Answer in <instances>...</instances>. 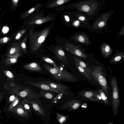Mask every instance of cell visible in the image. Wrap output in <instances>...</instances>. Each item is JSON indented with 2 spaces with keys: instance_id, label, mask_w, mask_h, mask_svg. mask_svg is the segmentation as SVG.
Listing matches in <instances>:
<instances>
[{
  "instance_id": "obj_12",
  "label": "cell",
  "mask_w": 124,
  "mask_h": 124,
  "mask_svg": "<svg viewBox=\"0 0 124 124\" xmlns=\"http://www.w3.org/2000/svg\"><path fill=\"white\" fill-rule=\"evenodd\" d=\"M76 67L79 72L84 77L86 78L87 81L91 84L93 85L94 83L92 76L83 68L80 66L76 62L74 61Z\"/></svg>"
},
{
  "instance_id": "obj_42",
  "label": "cell",
  "mask_w": 124,
  "mask_h": 124,
  "mask_svg": "<svg viewBox=\"0 0 124 124\" xmlns=\"http://www.w3.org/2000/svg\"><path fill=\"white\" fill-rule=\"evenodd\" d=\"M79 19L80 20L84 21L85 20V18L84 16H81L79 17Z\"/></svg>"
},
{
  "instance_id": "obj_10",
  "label": "cell",
  "mask_w": 124,
  "mask_h": 124,
  "mask_svg": "<svg viewBox=\"0 0 124 124\" xmlns=\"http://www.w3.org/2000/svg\"><path fill=\"white\" fill-rule=\"evenodd\" d=\"M82 103L79 100H71L64 105L65 108H68V111H72L78 109L81 105Z\"/></svg>"
},
{
  "instance_id": "obj_25",
  "label": "cell",
  "mask_w": 124,
  "mask_h": 124,
  "mask_svg": "<svg viewBox=\"0 0 124 124\" xmlns=\"http://www.w3.org/2000/svg\"><path fill=\"white\" fill-rule=\"evenodd\" d=\"M28 37V34L27 33L23 39L20 43V47L22 51L25 53L27 52V49L26 42Z\"/></svg>"
},
{
  "instance_id": "obj_38",
  "label": "cell",
  "mask_w": 124,
  "mask_h": 124,
  "mask_svg": "<svg viewBox=\"0 0 124 124\" xmlns=\"http://www.w3.org/2000/svg\"><path fill=\"white\" fill-rule=\"evenodd\" d=\"M64 17L65 21L67 22H69L70 20V19L69 17L66 15H64Z\"/></svg>"
},
{
  "instance_id": "obj_17",
  "label": "cell",
  "mask_w": 124,
  "mask_h": 124,
  "mask_svg": "<svg viewBox=\"0 0 124 124\" xmlns=\"http://www.w3.org/2000/svg\"><path fill=\"white\" fill-rule=\"evenodd\" d=\"M43 5L40 3H37L30 9L22 14L21 16V18L23 19L27 18L30 15L38 10Z\"/></svg>"
},
{
  "instance_id": "obj_6",
  "label": "cell",
  "mask_w": 124,
  "mask_h": 124,
  "mask_svg": "<svg viewBox=\"0 0 124 124\" xmlns=\"http://www.w3.org/2000/svg\"><path fill=\"white\" fill-rule=\"evenodd\" d=\"M64 46L67 50L70 53L84 59L87 58V56L78 46L67 42L65 43Z\"/></svg>"
},
{
  "instance_id": "obj_11",
  "label": "cell",
  "mask_w": 124,
  "mask_h": 124,
  "mask_svg": "<svg viewBox=\"0 0 124 124\" xmlns=\"http://www.w3.org/2000/svg\"><path fill=\"white\" fill-rule=\"evenodd\" d=\"M28 82L33 86L44 90H48L57 93H61L59 91L54 89L48 85L45 84L32 81H29Z\"/></svg>"
},
{
  "instance_id": "obj_27",
  "label": "cell",
  "mask_w": 124,
  "mask_h": 124,
  "mask_svg": "<svg viewBox=\"0 0 124 124\" xmlns=\"http://www.w3.org/2000/svg\"><path fill=\"white\" fill-rule=\"evenodd\" d=\"M26 30L25 29H23L18 32L15 37V40H18L19 39L25 32Z\"/></svg>"
},
{
  "instance_id": "obj_35",
  "label": "cell",
  "mask_w": 124,
  "mask_h": 124,
  "mask_svg": "<svg viewBox=\"0 0 124 124\" xmlns=\"http://www.w3.org/2000/svg\"><path fill=\"white\" fill-rule=\"evenodd\" d=\"M28 94V93L27 92L25 91L21 92L19 94L20 96L22 97H25Z\"/></svg>"
},
{
  "instance_id": "obj_36",
  "label": "cell",
  "mask_w": 124,
  "mask_h": 124,
  "mask_svg": "<svg viewBox=\"0 0 124 124\" xmlns=\"http://www.w3.org/2000/svg\"><path fill=\"white\" fill-rule=\"evenodd\" d=\"M82 9L84 11L88 12L89 10V8L87 5H84L82 7Z\"/></svg>"
},
{
  "instance_id": "obj_22",
  "label": "cell",
  "mask_w": 124,
  "mask_h": 124,
  "mask_svg": "<svg viewBox=\"0 0 124 124\" xmlns=\"http://www.w3.org/2000/svg\"><path fill=\"white\" fill-rule=\"evenodd\" d=\"M31 104L33 108L39 114L43 116H45V114L44 110L40 108L37 103L31 101Z\"/></svg>"
},
{
  "instance_id": "obj_40",
  "label": "cell",
  "mask_w": 124,
  "mask_h": 124,
  "mask_svg": "<svg viewBox=\"0 0 124 124\" xmlns=\"http://www.w3.org/2000/svg\"><path fill=\"white\" fill-rule=\"evenodd\" d=\"M124 34V28H123L122 30L120 31L118 34V36H121L123 35Z\"/></svg>"
},
{
  "instance_id": "obj_7",
  "label": "cell",
  "mask_w": 124,
  "mask_h": 124,
  "mask_svg": "<svg viewBox=\"0 0 124 124\" xmlns=\"http://www.w3.org/2000/svg\"><path fill=\"white\" fill-rule=\"evenodd\" d=\"M97 90L93 89H83L77 92L76 94L78 97L86 100L98 103L95 99L94 95Z\"/></svg>"
},
{
  "instance_id": "obj_30",
  "label": "cell",
  "mask_w": 124,
  "mask_h": 124,
  "mask_svg": "<svg viewBox=\"0 0 124 124\" xmlns=\"http://www.w3.org/2000/svg\"><path fill=\"white\" fill-rule=\"evenodd\" d=\"M41 94L43 97L48 99H52L53 97V95L50 93H45L44 94L41 93Z\"/></svg>"
},
{
  "instance_id": "obj_15",
  "label": "cell",
  "mask_w": 124,
  "mask_h": 124,
  "mask_svg": "<svg viewBox=\"0 0 124 124\" xmlns=\"http://www.w3.org/2000/svg\"><path fill=\"white\" fill-rule=\"evenodd\" d=\"M73 38L76 41L82 44H88L90 43L87 36L84 34H77L73 36Z\"/></svg>"
},
{
  "instance_id": "obj_43",
  "label": "cell",
  "mask_w": 124,
  "mask_h": 124,
  "mask_svg": "<svg viewBox=\"0 0 124 124\" xmlns=\"http://www.w3.org/2000/svg\"><path fill=\"white\" fill-rule=\"evenodd\" d=\"M18 100H16V101L15 102V103L13 104V106H14L16 105L18 103Z\"/></svg>"
},
{
  "instance_id": "obj_23",
  "label": "cell",
  "mask_w": 124,
  "mask_h": 124,
  "mask_svg": "<svg viewBox=\"0 0 124 124\" xmlns=\"http://www.w3.org/2000/svg\"><path fill=\"white\" fill-rule=\"evenodd\" d=\"M74 61L76 62L80 66L84 68L92 76L90 70L86 64L84 62L75 57L74 58Z\"/></svg>"
},
{
  "instance_id": "obj_14",
  "label": "cell",
  "mask_w": 124,
  "mask_h": 124,
  "mask_svg": "<svg viewBox=\"0 0 124 124\" xmlns=\"http://www.w3.org/2000/svg\"><path fill=\"white\" fill-rule=\"evenodd\" d=\"M101 49L102 55L106 58L109 57L113 52V49L108 44L105 43L101 45Z\"/></svg>"
},
{
  "instance_id": "obj_4",
  "label": "cell",
  "mask_w": 124,
  "mask_h": 124,
  "mask_svg": "<svg viewBox=\"0 0 124 124\" xmlns=\"http://www.w3.org/2000/svg\"><path fill=\"white\" fill-rule=\"evenodd\" d=\"M92 76L94 83H97L108 97L109 91L107 79L103 69L97 66L93 70H90Z\"/></svg>"
},
{
  "instance_id": "obj_21",
  "label": "cell",
  "mask_w": 124,
  "mask_h": 124,
  "mask_svg": "<svg viewBox=\"0 0 124 124\" xmlns=\"http://www.w3.org/2000/svg\"><path fill=\"white\" fill-rule=\"evenodd\" d=\"M98 91L101 97L103 104L106 106H109L110 104L108 97L104 91L101 88L99 89Z\"/></svg>"
},
{
  "instance_id": "obj_2",
  "label": "cell",
  "mask_w": 124,
  "mask_h": 124,
  "mask_svg": "<svg viewBox=\"0 0 124 124\" xmlns=\"http://www.w3.org/2000/svg\"><path fill=\"white\" fill-rule=\"evenodd\" d=\"M50 30V28L47 27L41 30L35 31L32 29L29 31L30 45L32 51L38 49L44 42Z\"/></svg>"
},
{
  "instance_id": "obj_39",
  "label": "cell",
  "mask_w": 124,
  "mask_h": 124,
  "mask_svg": "<svg viewBox=\"0 0 124 124\" xmlns=\"http://www.w3.org/2000/svg\"><path fill=\"white\" fill-rule=\"evenodd\" d=\"M24 108L27 110H28L30 112V108L29 105L27 104H25L24 105Z\"/></svg>"
},
{
  "instance_id": "obj_33",
  "label": "cell",
  "mask_w": 124,
  "mask_h": 124,
  "mask_svg": "<svg viewBox=\"0 0 124 124\" xmlns=\"http://www.w3.org/2000/svg\"><path fill=\"white\" fill-rule=\"evenodd\" d=\"M4 72L5 74L9 78H12L13 77V75L10 71L8 70L4 71Z\"/></svg>"
},
{
  "instance_id": "obj_44",
  "label": "cell",
  "mask_w": 124,
  "mask_h": 124,
  "mask_svg": "<svg viewBox=\"0 0 124 124\" xmlns=\"http://www.w3.org/2000/svg\"><path fill=\"white\" fill-rule=\"evenodd\" d=\"M79 23V22L78 21H76L74 23V24L75 25H77Z\"/></svg>"
},
{
  "instance_id": "obj_31",
  "label": "cell",
  "mask_w": 124,
  "mask_h": 124,
  "mask_svg": "<svg viewBox=\"0 0 124 124\" xmlns=\"http://www.w3.org/2000/svg\"><path fill=\"white\" fill-rule=\"evenodd\" d=\"M63 94L61 93H59L54 99L52 102L53 103H55L57 102L58 100L60 99L62 97Z\"/></svg>"
},
{
  "instance_id": "obj_20",
  "label": "cell",
  "mask_w": 124,
  "mask_h": 124,
  "mask_svg": "<svg viewBox=\"0 0 124 124\" xmlns=\"http://www.w3.org/2000/svg\"><path fill=\"white\" fill-rule=\"evenodd\" d=\"M25 69L31 70L41 71L42 69L40 65L37 63L32 62L25 64L24 66Z\"/></svg>"
},
{
  "instance_id": "obj_32",
  "label": "cell",
  "mask_w": 124,
  "mask_h": 124,
  "mask_svg": "<svg viewBox=\"0 0 124 124\" xmlns=\"http://www.w3.org/2000/svg\"><path fill=\"white\" fill-rule=\"evenodd\" d=\"M19 1V0H11L12 4L14 8L17 7Z\"/></svg>"
},
{
  "instance_id": "obj_37",
  "label": "cell",
  "mask_w": 124,
  "mask_h": 124,
  "mask_svg": "<svg viewBox=\"0 0 124 124\" xmlns=\"http://www.w3.org/2000/svg\"><path fill=\"white\" fill-rule=\"evenodd\" d=\"M105 24V23L103 21H101L98 24V26L99 27H103Z\"/></svg>"
},
{
  "instance_id": "obj_29",
  "label": "cell",
  "mask_w": 124,
  "mask_h": 124,
  "mask_svg": "<svg viewBox=\"0 0 124 124\" xmlns=\"http://www.w3.org/2000/svg\"><path fill=\"white\" fill-rule=\"evenodd\" d=\"M11 39L10 38L5 37L0 39V45L5 44L8 42Z\"/></svg>"
},
{
  "instance_id": "obj_26",
  "label": "cell",
  "mask_w": 124,
  "mask_h": 124,
  "mask_svg": "<svg viewBox=\"0 0 124 124\" xmlns=\"http://www.w3.org/2000/svg\"><path fill=\"white\" fill-rule=\"evenodd\" d=\"M42 59L44 61L46 62L53 65L54 66V67L57 66L55 62L49 58L46 57H43Z\"/></svg>"
},
{
  "instance_id": "obj_8",
  "label": "cell",
  "mask_w": 124,
  "mask_h": 124,
  "mask_svg": "<svg viewBox=\"0 0 124 124\" xmlns=\"http://www.w3.org/2000/svg\"><path fill=\"white\" fill-rule=\"evenodd\" d=\"M38 82L48 85L52 88L59 91L64 94L66 95H68V92L66 91L67 88L63 85L47 81H39Z\"/></svg>"
},
{
  "instance_id": "obj_19",
  "label": "cell",
  "mask_w": 124,
  "mask_h": 124,
  "mask_svg": "<svg viewBox=\"0 0 124 124\" xmlns=\"http://www.w3.org/2000/svg\"><path fill=\"white\" fill-rule=\"evenodd\" d=\"M124 58V53L123 52H118L109 60V62L113 64H116L121 61Z\"/></svg>"
},
{
  "instance_id": "obj_9",
  "label": "cell",
  "mask_w": 124,
  "mask_h": 124,
  "mask_svg": "<svg viewBox=\"0 0 124 124\" xmlns=\"http://www.w3.org/2000/svg\"><path fill=\"white\" fill-rule=\"evenodd\" d=\"M53 51L57 58L66 65L68 60L63 49L60 46H57L53 49Z\"/></svg>"
},
{
  "instance_id": "obj_24",
  "label": "cell",
  "mask_w": 124,
  "mask_h": 124,
  "mask_svg": "<svg viewBox=\"0 0 124 124\" xmlns=\"http://www.w3.org/2000/svg\"><path fill=\"white\" fill-rule=\"evenodd\" d=\"M56 116L57 121L61 124L65 123L68 118L67 115H64L58 113H56Z\"/></svg>"
},
{
  "instance_id": "obj_13",
  "label": "cell",
  "mask_w": 124,
  "mask_h": 124,
  "mask_svg": "<svg viewBox=\"0 0 124 124\" xmlns=\"http://www.w3.org/2000/svg\"><path fill=\"white\" fill-rule=\"evenodd\" d=\"M22 55V52H21L13 55L7 56L5 62L6 65L8 66L16 63Z\"/></svg>"
},
{
  "instance_id": "obj_28",
  "label": "cell",
  "mask_w": 124,
  "mask_h": 124,
  "mask_svg": "<svg viewBox=\"0 0 124 124\" xmlns=\"http://www.w3.org/2000/svg\"><path fill=\"white\" fill-rule=\"evenodd\" d=\"M94 97L98 103H100L103 104L101 97L98 91L97 90L95 93L94 95Z\"/></svg>"
},
{
  "instance_id": "obj_34",
  "label": "cell",
  "mask_w": 124,
  "mask_h": 124,
  "mask_svg": "<svg viewBox=\"0 0 124 124\" xmlns=\"http://www.w3.org/2000/svg\"><path fill=\"white\" fill-rule=\"evenodd\" d=\"M17 112L18 114L21 115L26 114L27 113L26 112H25L24 110L21 108H18L17 110Z\"/></svg>"
},
{
  "instance_id": "obj_1",
  "label": "cell",
  "mask_w": 124,
  "mask_h": 124,
  "mask_svg": "<svg viewBox=\"0 0 124 124\" xmlns=\"http://www.w3.org/2000/svg\"><path fill=\"white\" fill-rule=\"evenodd\" d=\"M44 66L45 69L53 75L57 80H62L68 82H76L79 80L65 68L62 63L59 67H52L46 64Z\"/></svg>"
},
{
  "instance_id": "obj_16",
  "label": "cell",
  "mask_w": 124,
  "mask_h": 124,
  "mask_svg": "<svg viewBox=\"0 0 124 124\" xmlns=\"http://www.w3.org/2000/svg\"><path fill=\"white\" fill-rule=\"evenodd\" d=\"M22 52L21 48L16 42L13 43L8 51L7 56L15 55Z\"/></svg>"
},
{
  "instance_id": "obj_5",
  "label": "cell",
  "mask_w": 124,
  "mask_h": 124,
  "mask_svg": "<svg viewBox=\"0 0 124 124\" xmlns=\"http://www.w3.org/2000/svg\"><path fill=\"white\" fill-rule=\"evenodd\" d=\"M33 13L28 16L30 21L28 24L31 25H40L51 21L53 18V16L51 15L44 16L43 14L41 13Z\"/></svg>"
},
{
  "instance_id": "obj_3",
  "label": "cell",
  "mask_w": 124,
  "mask_h": 124,
  "mask_svg": "<svg viewBox=\"0 0 124 124\" xmlns=\"http://www.w3.org/2000/svg\"><path fill=\"white\" fill-rule=\"evenodd\" d=\"M110 82L112 88L111 93V107L115 116L117 115L120 105L118 85L115 75H110Z\"/></svg>"
},
{
  "instance_id": "obj_41",
  "label": "cell",
  "mask_w": 124,
  "mask_h": 124,
  "mask_svg": "<svg viewBox=\"0 0 124 124\" xmlns=\"http://www.w3.org/2000/svg\"><path fill=\"white\" fill-rule=\"evenodd\" d=\"M15 99V96H14L12 95L11 96L10 98V100L11 101H13Z\"/></svg>"
},
{
  "instance_id": "obj_18",
  "label": "cell",
  "mask_w": 124,
  "mask_h": 124,
  "mask_svg": "<svg viewBox=\"0 0 124 124\" xmlns=\"http://www.w3.org/2000/svg\"><path fill=\"white\" fill-rule=\"evenodd\" d=\"M70 0H54L48 2L46 5V8H52L60 6L68 2Z\"/></svg>"
},
{
  "instance_id": "obj_45",
  "label": "cell",
  "mask_w": 124,
  "mask_h": 124,
  "mask_svg": "<svg viewBox=\"0 0 124 124\" xmlns=\"http://www.w3.org/2000/svg\"></svg>"
}]
</instances>
